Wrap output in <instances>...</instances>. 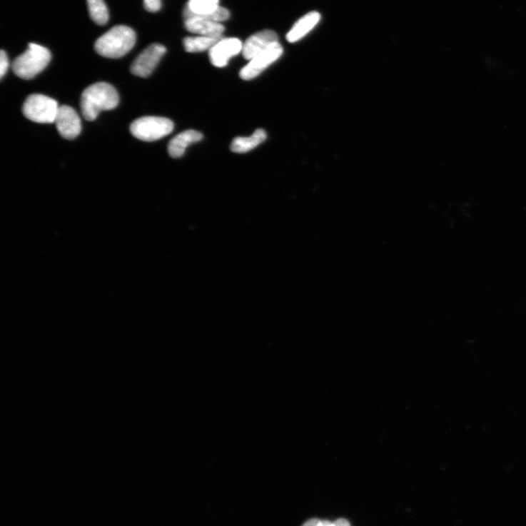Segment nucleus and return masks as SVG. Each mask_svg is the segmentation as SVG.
I'll return each mask as SVG.
<instances>
[{
	"mask_svg": "<svg viewBox=\"0 0 526 526\" xmlns=\"http://www.w3.org/2000/svg\"><path fill=\"white\" fill-rule=\"evenodd\" d=\"M119 96L110 84L99 82L88 86L82 93L81 109L87 121L96 120L101 111L116 108Z\"/></svg>",
	"mask_w": 526,
	"mask_h": 526,
	"instance_id": "1",
	"label": "nucleus"
},
{
	"mask_svg": "<svg viewBox=\"0 0 526 526\" xmlns=\"http://www.w3.org/2000/svg\"><path fill=\"white\" fill-rule=\"evenodd\" d=\"M136 41L135 31L127 26L111 28L96 42L95 49L102 56L118 59L126 55Z\"/></svg>",
	"mask_w": 526,
	"mask_h": 526,
	"instance_id": "2",
	"label": "nucleus"
},
{
	"mask_svg": "<svg viewBox=\"0 0 526 526\" xmlns=\"http://www.w3.org/2000/svg\"><path fill=\"white\" fill-rule=\"evenodd\" d=\"M51 59V54L48 49L36 44H29L28 49L14 61V73L22 79H32L48 66Z\"/></svg>",
	"mask_w": 526,
	"mask_h": 526,
	"instance_id": "3",
	"label": "nucleus"
},
{
	"mask_svg": "<svg viewBox=\"0 0 526 526\" xmlns=\"http://www.w3.org/2000/svg\"><path fill=\"white\" fill-rule=\"evenodd\" d=\"M174 128L173 122L161 116H143L135 120L131 126L132 135L143 141H156L170 133Z\"/></svg>",
	"mask_w": 526,
	"mask_h": 526,
	"instance_id": "4",
	"label": "nucleus"
},
{
	"mask_svg": "<svg viewBox=\"0 0 526 526\" xmlns=\"http://www.w3.org/2000/svg\"><path fill=\"white\" fill-rule=\"evenodd\" d=\"M59 106L58 103L46 96L34 94L29 96L22 108L24 116L30 121L41 123H54Z\"/></svg>",
	"mask_w": 526,
	"mask_h": 526,
	"instance_id": "5",
	"label": "nucleus"
},
{
	"mask_svg": "<svg viewBox=\"0 0 526 526\" xmlns=\"http://www.w3.org/2000/svg\"><path fill=\"white\" fill-rule=\"evenodd\" d=\"M220 0H189L183 9V20L196 16L221 23L229 19L230 11L220 6Z\"/></svg>",
	"mask_w": 526,
	"mask_h": 526,
	"instance_id": "6",
	"label": "nucleus"
},
{
	"mask_svg": "<svg viewBox=\"0 0 526 526\" xmlns=\"http://www.w3.org/2000/svg\"><path fill=\"white\" fill-rule=\"evenodd\" d=\"M283 52L284 49L280 43L273 44L252 59L250 63L240 71V77L245 81L256 78L280 59Z\"/></svg>",
	"mask_w": 526,
	"mask_h": 526,
	"instance_id": "7",
	"label": "nucleus"
},
{
	"mask_svg": "<svg viewBox=\"0 0 526 526\" xmlns=\"http://www.w3.org/2000/svg\"><path fill=\"white\" fill-rule=\"evenodd\" d=\"M166 53V48L164 46L159 44L150 45L134 60L131 68V73L138 77H148Z\"/></svg>",
	"mask_w": 526,
	"mask_h": 526,
	"instance_id": "8",
	"label": "nucleus"
},
{
	"mask_svg": "<svg viewBox=\"0 0 526 526\" xmlns=\"http://www.w3.org/2000/svg\"><path fill=\"white\" fill-rule=\"evenodd\" d=\"M54 123L61 137L72 140L81 132V121L78 113L69 106H59Z\"/></svg>",
	"mask_w": 526,
	"mask_h": 526,
	"instance_id": "9",
	"label": "nucleus"
},
{
	"mask_svg": "<svg viewBox=\"0 0 526 526\" xmlns=\"http://www.w3.org/2000/svg\"><path fill=\"white\" fill-rule=\"evenodd\" d=\"M243 44L236 38L222 39L209 50L211 64L216 68L228 66L229 60L242 52Z\"/></svg>",
	"mask_w": 526,
	"mask_h": 526,
	"instance_id": "10",
	"label": "nucleus"
},
{
	"mask_svg": "<svg viewBox=\"0 0 526 526\" xmlns=\"http://www.w3.org/2000/svg\"><path fill=\"white\" fill-rule=\"evenodd\" d=\"M278 36L274 31L262 30L246 40L243 46V56L244 59L251 61L273 44L278 43Z\"/></svg>",
	"mask_w": 526,
	"mask_h": 526,
	"instance_id": "11",
	"label": "nucleus"
},
{
	"mask_svg": "<svg viewBox=\"0 0 526 526\" xmlns=\"http://www.w3.org/2000/svg\"><path fill=\"white\" fill-rule=\"evenodd\" d=\"M184 26L191 34L213 38H223L226 29L221 23L196 16L185 19Z\"/></svg>",
	"mask_w": 526,
	"mask_h": 526,
	"instance_id": "12",
	"label": "nucleus"
},
{
	"mask_svg": "<svg viewBox=\"0 0 526 526\" xmlns=\"http://www.w3.org/2000/svg\"><path fill=\"white\" fill-rule=\"evenodd\" d=\"M203 134L194 130L183 131L171 140L168 146L169 156L173 158H179L183 156L186 149L195 143L203 139Z\"/></svg>",
	"mask_w": 526,
	"mask_h": 526,
	"instance_id": "13",
	"label": "nucleus"
},
{
	"mask_svg": "<svg viewBox=\"0 0 526 526\" xmlns=\"http://www.w3.org/2000/svg\"><path fill=\"white\" fill-rule=\"evenodd\" d=\"M320 19V14L316 11L308 13L300 18L288 34L286 38L288 42L295 43L301 40L315 28Z\"/></svg>",
	"mask_w": 526,
	"mask_h": 526,
	"instance_id": "14",
	"label": "nucleus"
},
{
	"mask_svg": "<svg viewBox=\"0 0 526 526\" xmlns=\"http://www.w3.org/2000/svg\"><path fill=\"white\" fill-rule=\"evenodd\" d=\"M267 134L263 129L257 130L251 137H238L233 140L231 149L235 153L248 152L263 143Z\"/></svg>",
	"mask_w": 526,
	"mask_h": 526,
	"instance_id": "15",
	"label": "nucleus"
},
{
	"mask_svg": "<svg viewBox=\"0 0 526 526\" xmlns=\"http://www.w3.org/2000/svg\"><path fill=\"white\" fill-rule=\"evenodd\" d=\"M223 38L208 36L188 37L183 39V45L187 52L197 53L210 50Z\"/></svg>",
	"mask_w": 526,
	"mask_h": 526,
	"instance_id": "16",
	"label": "nucleus"
},
{
	"mask_svg": "<svg viewBox=\"0 0 526 526\" xmlns=\"http://www.w3.org/2000/svg\"><path fill=\"white\" fill-rule=\"evenodd\" d=\"M90 17L98 25H105L109 20V13L103 0H86Z\"/></svg>",
	"mask_w": 526,
	"mask_h": 526,
	"instance_id": "17",
	"label": "nucleus"
},
{
	"mask_svg": "<svg viewBox=\"0 0 526 526\" xmlns=\"http://www.w3.org/2000/svg\"><path fill=\"white\" fill-rule=\"evenodd\" d=\"M9 65L7 53L2 50L1 52H0V79H3L9 70Z\"/></svg>",
	"mask_w": 526,
	"mask_h": 526,
	"instance_id": "18",
	"label": "nucleus"
},
{
	"mask_svg": "<svg viewBox=\"0 0 526 526\" xmlns=\"http://www.w3.org/2000/svg\"><path fill=\"white\" fill-rule=\"evenodd\" d=\"M143 5L148 12H158L162 7V0H143Z\"/></svg>",
	"mask_w": 526,
	"mask_h": 526,
	"instance_id": "19",
	"label": "nucleus"
},
{
	"mask_svg": "<svg viewBox=\"0 0 526 526\" xmlns=\"http://www.w3.org/2000/svg\"><path fill=\"white\" fill-rule=\"evenodd\" d=\"M329 526H351L348 520L345 519H338L334 522L330 523Z\"/></svg>",
	"mask_w": 526,
	"mask_h": 526,
	"instance_id": "20",
	"label": "nucleus"
},
{
	"mask_svg": "<svg viewBox=\"0 0 526 526\" xmlns=\"http://www.w3.org/2000/svg\"><path fill=\"white\" fill-rule=\"evenodd\" d=\"M319 522H320V520L313 518V519H310L305 522L302 526H317Z\"/></svg>",
	"mask_w": 526,
	"mask_h": 526,
	"instance_id": "21",
	"label": "nucleus"
},
{
	"mask_svg": "<svg viewBox=\"0 0 526 526\" xmlns=\"http://www.w3.org/2000/svg\"><path fill=\"white\" fill-rule=\"evenodd\" d=\"M330 522L328 520H320L317 526H329Z\"/></svg>",
	"mask_w": 526,
	"mask_h": 526,
	"instance_id": "22",
	"label": "nucleus"
}]
</instances>
